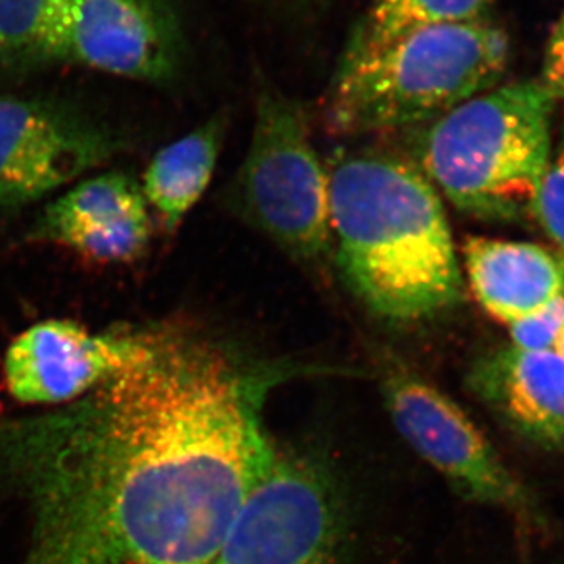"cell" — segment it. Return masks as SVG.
<instances>
[{
    "label": "cell",
    "mask_w": 564,
    "mask_h": 564,
    "mask_svg": "<svg viewBox=\"0 0 564 564\" xmlns=\"http://www.w3.org/2000/svg\"><path fill=\"white\" fill-rule=\"evenodd\" d=\"M563 326L564 299H560L544 310L508 326L510 345L525 351H554Z\"/></svg>",
    "instance_id": "18"
},
{
    "label": "cell",
    "mask_w": 564,
    "mask_h": 564,
    "mask_svg": "<svg viewBox=\"0 0 564 564\" xmlns=\"http://www.w3.org/2000/svg\"><path fill=\"white\" fill-rule=\"evenodd\" d=\"M225 120L212 117L152 158L141 182L144 202L174 231L209 187L220 155Z\"/></svg>",
    "instance_id": "14"
},
{
    "label": "cell",
    "mask_w": 564,
    "mask_h": 564,
    "mask_svg": "<svg viewBox=\"0 0 564 564\" xmlns=\"http://www.w3.org/2000/svg\"><path fill=\"white\" fill-rule=\"evenodd\" d=\"M314 373L163 325L101 388L0 423V464L31 514L21 564L206 563L272 455L270 392Z\"/></svg>",
    "instance_id": "1"
},
{
    "label": "cell",
    "mask_w": 564,
    "mask_h": 564,
    "mask_svg": "<svg viewBox=\"0 0 564 564\" xmlns=\"http://www.w3.org/2000/svg\"><path fill=\"white\" fill-rule=\"evenodd\" d=\"M462 269L477 302L507 328L564 299V259L543 245L473 236Z\"/></svg>",
    "instance_id": "13"
},
{
    "label": "cell",
    "mask_w": 564,
    "mask_h": 564,
    "mask_svg": "<svg viewBox=\"0 0 564 564\" xmlns=\"http://www.w3.org/2000/svg\"><path fill=\"white\" fill-rule=\"evenodd\" d=\"M152 223L139 182L109 172L79 182L50 204L35 236L62 245L88 261H133L147 250Z\"/></svg>",
    "instance_id": "11"
},
{
    "label": "cell",
    "mask_w": 564,
    "mask_h": 564,
    "mask_svg": "<svg viewBox=\"0 0 564 564\" xmlns=\"http://www.w3.org/2000/svg\"><path fill=\"white\" fill-rule=\"evenodd\" d=\"M510 58L507 32L489 20L422 29L375 54L339 62L326 122L339 135L429 124L499 87Z\"/></svg>",
    "instance_id": "4"
},
{
    "label": "cell",
    "mask_w": 564,
    "mask_h": 564,
    "mask_svg": "<svg viewBox=\"0 0 564 564\" xmlns=\"http://www.w3.org/2000/svg\"><path fill=\"white\" fill-rule=\"evenodd\" d=\"M541 85L556 102L564 104V11L545 44Z\"/></svg>",
    "instance_id": "19"
},
{
    "label": "cell",
    "mask_w": 564,
    "mask_h": 564,
    "mask_svg": "<svg viewBox=\"0 0 564 564\" xmlns=\"http://www.w3.org/2000/svg\"><path fill=\"white\" fill-rule=\"evenodd\" d=\"M109 133L50 102L0 96V207L35 202L110 158Z\"/></svg>",
    "instance_id": "10"
},
{
    "label": "cell",
    "mask_w": 564,
    "mask_h": 564,
    "mask_svg": "<svg viewBox=\"0 0 564 564\" xmlns=\"http://www.w3.org/2000/svg\"><path fill=\"white\" fill-rule=\"evenodd\" d=\"M184 29L176 0H65L54 62L162 84L180 73Z\"/></svg>",
    "instance_id": "8"
},
{
    "label": "cell",
    "mask_w": 564,
    "mask_h": 564,
    "mask_svg": "<svg viewBox=\"0 0 564 564\" xmlns=\"http://www.w3.org/2000/svg\"><path fill=\"white\" fill-rule=\"evenodd\" d=\"M328 177L337 265L370 313L408 325L463 302L462 262L443 199L414 162L344 152Z\"/></svg>",
    "instance_id": "2"
},
{
    "label": "cell",
    "mask_w": 564,
    "mask_h": 564,
    "mask_svg": "<svg viewBox=\"0 0 564 564\" xmlns=\"http://www.w3.org/2000/svg\"><path fill=\"white\" fill-rule=\"evenodd\" d=\"M343 527L339 494L325 467L274 444L204 564H334Z\"/></svg>",
    "instance_id": "7"
},
{
    "label": "cell",
    "mask_w": 564,
    "mask_h": 564,
    "mask_svg": "<svg viewBox=\"0 0 564 564\" xmlns=\"http://www.w3.org/2000/svg\"><path fill=\"white\" fill-rule=\"evenodd\" d=\"M151 329L93 333L63 318L36 323L14 337L3 377L24 404H68L101 388L147 356Z\"/></svg>",
    "instance_id": "9"
},
{
    "label": "cell",
    "mask_w": 564,
    "mask_h": 564,
    "mask_svg": "<svg viewBox=\"0 0 564 564\" xmlns=\"http://www.w3.org/2000/svg\"><path fill=\"white\" fill-rule=\"evenodd\" d=\"M554 109L540 80L499 85L425 124L414 163L463 214L486 221L533 218L554 151Z\"/></svg>",
    "instance_id": "3"
},
{
    "label": "cell",
    "mask_w": 564,
    "mask_h": 564,
    "mask_svg": "<svg viewBox=\"0 0 564 564\" xmlns=\"http://www.w3.org/2000/svg\"><path fill=\"white\" fill-rule=\"evenodd\" d=\"M375 364L397 432L458 496L527 524L543 525L544 514L533 494L505 466L458 403L391 351L377 352Z\"/></svg>",
    "instance_id": "6"
},
{
    "label": "cell",
    "mask_w": 564,
    "mask_h": 564,
    "mask_svg": "<svg viewBox=\"0 0 564 564\" xmlns=\"http://www.w3.org/2000/svg\"><path fill=\"white\" fill-rule=\"evenodd\" d=\"M470 389L516 436L564 452V358L513 345L488 352L470 369Z\"/></svg>",
    "instance_id": "12"
},
{
    "label": "cell",
    "mask_w": 564,
    "mask_h": 564,
    "mask_svg": "<svg viewBox=\"0 0 564 564\" xmlns=\"http://www.w3.org/2000/svg\"><path fill=\"white\" fill-rule=\"evenodd\" d=\"M554 351L558 352V355L564 358V326L562 333H560L558 339H556Z\"/></svg>",
    "instance_id": "20"
},
{
    "label": "cell",
    "mask_w": 564,
    "mask_h": 564,
    "mask_svg": "<svg viewBox=\"0 0 564 564\" xmlns=\"http://www.w3.org/2000/svg\"><path fill=\"white\" fill-rule=\"evenodd\" d=\"M533 218L540 223L555 251L564 259V139L552 151L547 172L534 203Z\"/></svg>",
    "instance_id": "17"
},
{
    "label": "cell",
    "mask_w": 564,
    "mask_h": 564,
    "mask_svg": "<svg viewBox=\"0 0 564 564\" xmlns=\"http://www.w3.org/2000/svg\"><path fill=\"white\" fill-rule=\"evenodd\" d=\"M232 198L252 228L296 261L323 263L332 256L328 169L300 104L261 93Z\"/></svg>",
    "instance_id": "5"
},
{
    "label": "cell",
    "mask_w": 564,
    "mask_h": 564,
    "mask_svg": "<svg viewBox=\"0 0 564 564\" xmlns=\"http://www.w3.org/2000/svg\"><path fill=\"white\" fill-rule=\"evenodd\" d=\"M65 0H0V63L9 68L54 63Z\"/></svg>",
    "instance_id": "16"
},
{
    "label": "cell",
    "mask_w": 564,
    "mask_h": 564,
    "mask_svg": "<svg viewBox=\"0 0 564 564\" xmlns=\"http://www.w3.org/2000/svg\"><path fill=\"white\" fill-rule=\"evenodd\" d=\"M494 3L496 0H370L339 62L375 54L422 29L488 21Z\"/></svg>",
    "instance_id": "15"
}]
</instances>
